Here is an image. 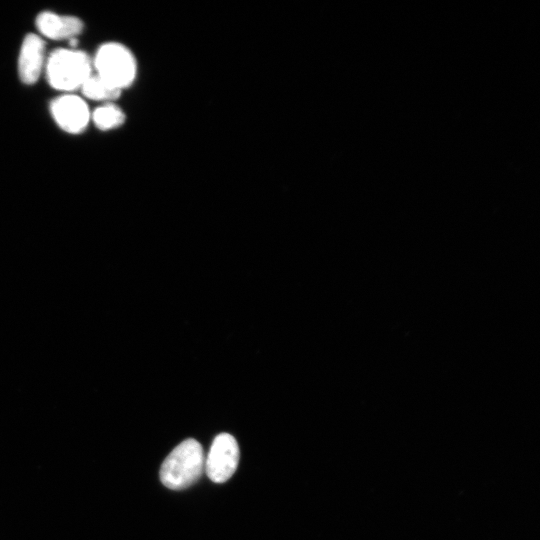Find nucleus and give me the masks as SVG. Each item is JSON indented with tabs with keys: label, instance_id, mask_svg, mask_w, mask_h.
Returning a JSON list of instances; mask_svg holds the SVG:
<instances>
[{
	"label": "nucleus",
	"instance_id": "7",
	"mask_svg": "<svg viewBox=\"0 0 540 540\" xmlns=\"http://www.w3.org/2000/svg\"><path fill=\"white\" fill-rule=\"evenodd\" d=\"M38 31L53 40L73 39L83 30V22L74 16H62L45 11L36 18Z\"/></svg>",
	"mask_w": 540,
	"mask_h": 540
},
{
	"label": "nucleus",
	"instance_id": "10",
	"mask_svg": "<svg viewBox=\"0 0 540 540\" xmlns=\"http://www.w3.org/2000/svg\"><path fill=\"white\" fill-rule=\"evenodd\" d=\"M77 44H78V41H77L76 38H73V39H70V40H69V45H70L71 47H76Z\"/></svg>",
	"mask_w": 540,
	"mask_h": 540
},
{
	"label": "nucleus",
	"instance_id": "4",
	"mask_svg": "<svg viewBox=\"0 0 540 540\" xmlns=\"http://www.w3.org/2000/svg\"><path fill=\"white\" fill-rule=\"evenodd\" d=\"M239 455L236 439L228 433H221L214 438L205 457L204 471L213 482L223 483L236 471Z\"/></svg>",
	"mask_w": 540,
	"mask_h": 540
},
{
	"label": "nucleus",
	"instance_id": "9",
	"mask_svg": "<svg viewBox=\"0 0 540 540\" xmlns=\"http://www.w3.org/2000/svg\"><path fill=\"white\" fill-rule=\"evenodd\" d=\"M92 120L100 130H110L121 126L125 122L123 111L114 104H105L96 108Z\"/></svg>",
	"mask_w": 540,
	"mask_h": 540
},
{
	"label": "nucleus",
	"instance_id": "5",
	"mask_svg": "<svg viewBox=\"0 0 540 540\" xmlns=\"http://www.w3.org/2000/svg\"><path fill=\"white\" fill-rule=\"evenodd\" d=\"M50 110L58 126L71 134L82 132L90 119L87 104L76 95L66 94L54 99Z\"/></svg>",
	"mask_w": 540,
	"mask_h": 540
},
{
	"label": "nucleus",
	"instance_id": "2",
	"mask_svg": "<svg viewBox=\"0 0 540 540\" xmlns=\"http://www.w3.org/2000/svg\"><path fill=\"white\" fill-rule=\"evenodd\" d=\"M92 75V61L82 51L56 49L46 62V77L49 84L61 91L81 88Z\"/></svg>",
	"mask_w": 540,
	"mask_h": 540
},
{
	"label": "nucleus",
	"instance_id": "3",
	"mask_svg": "<svg viewBox=\"0 0 540 540\" xmlns=\"http://www.w3.org/2000/svg\"><path fill=\"white\" fill-rule=\"evenodd\" d=\"M94 67L101 79L122 90L135 79L136 61L129 49L119 43H106L98 48Z\"/></svg>",
	"mask_w": 540,
	"mask_h": 540
},
{
	"label": "nucleus",
	"instance_id": "1",
	"mask_svg": "<svg viewBox=\"0 0 540 540\" xmlns=\"http://www.w3.org/2000/svg\"><path fill=\"white\" fill-rule=\"evenodd\" d=\"M205 470V456L201 444L186 439L166 457L160 468V480L170 489L181 490L193 485Z\"/></svg>",
	"mask_w": 540,
	"mask_h": 540
},
{
	"label": "nucleus",
	"instance_id": "8",
	"mask_svg": "<svg viewBox=\"0 0 540 540\" xmlns=\"http://www.w3.org/2000/svg\"><path fill=\"white\" fill-rule=\"evenodd\" d=\"M84 96L97 101H111L119 97L121 90L111 86L98 75H91L82 85Z\"/></svg>",
	"mask_w": 540,
	"mask_h": 540
},
{
	"label": "nucleus",
	"instance_id": "6",
	"mask_svg": "<svg viewBox=\"0 0 540 540\" xmlns=\"http://www.w3.org/2000/svg\"><path fill=\"white\" fill-rule=\"evenodd\" d=\"M45 61V42L33 33L25 36L18 58V74L26 85L36 83L41 75Z\"/></svg>",
	"mask_w": 540,
	"mask_h": 540
}]
</instances>
